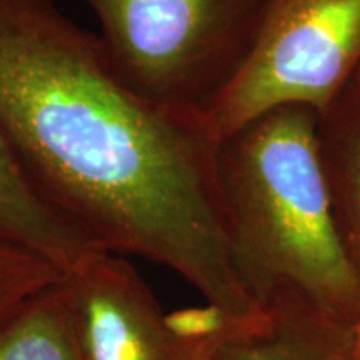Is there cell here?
Here are the masks:
<instances>
[{
    "instance_id": "6da1fadb",
    "label": "cell",
    "mask_w": 360,
    "mask_h": 360,
    "mask_svg": "<svg viewBox=\"0 0 360 360\" xmlns=\"http://www.w3.org/2000/svg\"><path fill=\"white\" fill-rule=\"evenodd\" d=\"M0 127L45 202L98 250L164 265L225 319L257 307L229 249L205 119L130 92L56 0H0Z\"/></svg>"
},
{
    "instance_id": "7a4b0ae2",
    "label": "cell",
    "mask_w": 360,
    "mask_h": 360,
    "mask_svg": "<svg viewBox=\"0 0 360 360\" xmlns=\"http://www.w3.org/2000/svg\"><path fill=\"white\" fill-rule=\"evenodd\" d=\"M317 122L312 107H278L220 142L225 233L255 305L295 297L360 326V283L335 227Z\"/></svg>"
},
{
    "instance_id": "3957f363",
    "label": "cell",
    "mask_w": 360,
    "mask_h": 360,
    "mask_svg": "<svg viewBox=\"0 0 360 360\" xmlns=\"http://www.w3.org/2000/svg\"><path fill=\"white\" fill-rule=\"evenodd\" d=\"M103 56L135 96L205 119L249 56L265 0H82Z\"/></svg>"
},
{
    "instance_id": "277c9868",
    "label": "cell",
    "mask_w": 360,
    "mask_h": 360,
    "mask_svg": "<svg viewBox=\"0 0 360 360\" xmlns=\"http://www.w3.org/2000/svg\"><path fill=\"white\" fill-rule=\"evenodd\" d=\"M360 67V0H265L254 45L205 117L219 143L265 112L326 109Z\"/></svg>"
},
{
    "instance_id": "5b68a950",
    "label": "cell",
    "mask_w": 360,
    "mask_h": 360,
    "mask_svg": "<svg viewBox=\"0 0 360 360\" xmlns=\"http://www.w3.org/2000/svg\"><path fill=\"white\" fill-rule=\"evenodd\" d=\"M62 283L87 360H205L220 322L197 334L177 327L134 265L109 252L90 254Z\"/></svg>"
},
{
    "instance_id": "8992f818",
    "label": "cell",
    "mask_w": 360,
    "mask_h": 360,
    "mask_svg": "<svg viewBox=\"0 0 360 360\" xmlns=\"http://www.w3.org/2000/svg\"><path fill=\"white\" fill-rule=\"evenodd\" d=\"M205 360H360V326L277 297L244 317L220 319Z\"/></svg>"
},
{
    "instance_id": "52a82bcc",
    "label": "cell",
    "mask_w": 360,
    "mask_h": 360,
    "mask_svg": "<svg viewBox=\"0 0 360 360\" xmlns=\"http://www.w3.org/2000/svg\"><path fill=\"white\" fill-rule=\"evenodd\" d=\"M0 244L30 250L69 272L98 249L40 195L0 127ZM103 252V250H102Z\"/></svg>"
},
{
    "instance_id": "ba28073f",
    "label": "cell",
    "mask_w": 360,
    "mask_h": 360,
    "mask_svg": "<svg viewBox=\"0 0 360 360\" xmlns=\"http://www.w3.org/2000/svg\"><path fill=\"white\" fill-rule=\"evenodd\" d=\"M317 135L337 232L360 283V67L319 114Z\"/></svg>"
},
{
    "instance_id": "9c48e42d",
    "label": "cell",
    "mask_w": 360,
    "mask_h": 360,
    "mask_svg": "<svg viewBox=\"0 0 360 360\" xmlns=\"http://www.w3.org/2000/svg\"><path fill=\"white\" fill-rule=\"evenodd\" d=\"M0 360H87L62 278L0 326Z\"/></svg>"
},
{
    "instance_id": "30bf717a",
    "label": "cell",
    "mask_w": 360,
    "mask_h": 360,
    "mask_svg": "<svg viewBox=\"0 0 360 360\" xmlns=\"http://www.w3.org/2000/svg\"><path fill=\"white\" fill-rule=\"evenodd\" d=\"M64 274L34 252L0 244V326L39 292L57 283Z\"/></svg>"
}]
</instances>
